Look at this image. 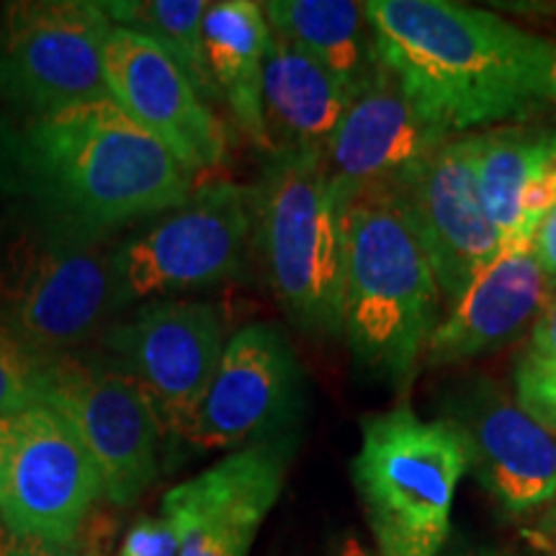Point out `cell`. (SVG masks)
Here are the masks:
<instances>
[{
    "label": "cell",
    "mask_w": 556,
    "mask_h": 556,
    "mask_svg": "<svg viewBox=\"0 0 556 556\" xmlns=\"http://www.w3.org/2000/svg\"><path fill=\"white\" fill-rule=\"evenodd\" d=\"M193 189L191 173L111 99L0 114V201L34 242L103 245Z\"/></svg>",
    "instance_id": "1"
},
{
    "label": "cell",
    "mask_w": 556,
    "mask_h": 556,
    "mask_svg": "<svg viewBox=\"0 0 556 556\" xmlns=\"http://www.w3.org/2000/svg\"><path fill=\"white\" fill-rule=\"evenodd\" d=\"M377 60L446 135L526 122L546 103L554 41L451 0H368Z\"/></svg>",
    "instance_id": "2"
},
{
    "label": "cell",
    "mask_w": 556,
    "mask_h": 556,
    "mask_svg": "<svg viewBox=\"0 0 556 556\" xmlns=\"http://www.w3.org/2000/svg\"><path fill=\"white\" fill-rule=\"evenodd\" d=\"M343 338L368 374L407 389L441 323L433 270L387 193L343 204Z\"/></svg>",
    "instance_id": "3"
},
{
    "label": "cell",
    "mask_w": 556,
    "mask_h": 556,
    "mask_svg": "<svg viewBox=\"0 0 556 556\" xmlns=\"http://www.w3.org/2000/svg\"><path fill=\"white\" fill-rule=\"evenodd\" d=\"M253 199V242L278 307L302 332L343 338V206L323 152L268 155Z\"/></svg>",
    "instance_id": "4"
},
{
    "label": "cell",
    "mask_w": 556,
    "mask_h": 556,
    "mask_svg": "<svg viewBox=\"0 0 556 556\" xmlns=\"http://www.w3.org/2000/svg\"><path fill=\"white\" fill-rule=\"evenodd\" d=\"M469 448L446 417L426 420L409 407L366 415L353 458L379 556H441Z\"/></svg>",
    "instance_id": "5"
},
{
    "label": "cell",
    "mask_w": 556,
    "mask_h": 556,
    "mask_svg": "<svg viewBox=\"0 0 556 556\" xmlns=\"http://www.w3.org/2000/svg\"><path fill=\"white\" fill-rule=\"evenodd\" d=\"M253 227V189L232 180L193 189L186 204L160 214L135 238L116 242L122 307L242 276Z\"/></svg>",
    "instance_id": "6"
},
{
    "label": "cell",
    "mask_w": 556,
    "mask_h": 556,
    "mask_svg": "<svg viewBox=\"0 0 556 556\" xmlns=\"http://www.w3.org/2000/svg\"><path fill=\"white\" fill-rule=\"evenodd\" d=\"M114 21L93 0H21L0 18V101L47 114L111 99L103 52Z\"/></svg>",
    "instance_id": "7"
},
{
    "label": "cell",
    "mask_w": 556,
    "mask_h": 556,
    "mask_svg": "<svg viewBox=\"0 0 556 556\" xmlns=\"http://www.w3.org/2000/svg\"><path fill=\"white\" fill-rule=\"evenodd\" d=\"M103 497L65 417L47 405L0 417V520L11 536L70 544Z\"/></svg>",
    "instance_id": "8"
},
{
    "label": "cell",
    "mask_w": 556,
    "mask_h": 556,
    "mask_svg": "<svg viewBox=\"0 0 556 556\" xmlns=\"http://www.w3.org/2000/svg\"><path fill=\"white\" fill-rule=\"evenodd\" d=\"M41 405L78 435L101 477L103 500L131 505L157 477L160 426L139 387L114 358L62 353L47 366Z\"/></svg>",
    "instance_id": "9"
},
{
    "label": "cell",
    "mask_w": 556,
    "mask_h": 556,
    "mask_svg": "<svg viewBox=\"0 0 556 556\" xmlns=\"http://www.w3.org/2000/svg\"><path fill=\"white\" fill-rule=\"evenodd\" d=\"M103 345L148 400L160 433L186 441L227 345L219 309L186 299L144 302L103 332Z\"/></svg>",
    "instance_id": "10"
},
{
    "label": "cell",
    "mask_w": 556,
    "mask_h": 556,
    "mask_svg": "<svg viewBox=\"0 0 556 556\" xmlns=\"http://www.w3.org/2000/svg\"><path fill=\"white\" fill-rule=\"evenodd\" d=\"M122 309L116 245L37 242L3 289V323L45 356L75 353Z\"/></svg>",
    "instance_id": "11"
},
{
    "label": "cell",
    "mask_w": 556,
    "mask_h": 556,
    "mask_svg": "<svg viewBox=\"0 0 556 556\" xmlns=\"http://www.w3.org/2000/svg\"><path fill=\"white\" fill-rule=\"evenodd\" d=\"M387 197L400 208L451 309L503 250L479 199L467 135L448 139Z\"/></svg>",
    "instance_id": "12"
},
{
    "label": "cell",
    "mask_w": 556,
    "mask_h": 556,
    "mask_svg": "<svg viewBox=\"0 0 556 556\" xmlns=\"http://www.w3.org/2000/svg\"><path fill=\"white\" fill-rule=\"evenodd\" d=\"M302 368L281 328L245 325L227 338L184 443L197 451H240L289 433L302 407Z\"/></svg>",
    "instance_id": "13"
},
{
    "label": "cell",
    "mask_w": 556,
    "mask_h": 556,
    "mask_svg": "<svg viewBox=\"0 0 556 556\" xmlns=\"http://www.w3.org/2000/svg\"><path fill=\"white\" fill-rule=\"evenodd\" d=\"M103 73L111 101L150 131L191 176L225 165V124L157 41L114 26L103 52Z\"/></svg>",
    "instance_id": "14"
},
{
    "label": "cell",
    "mask_w": 556,
    "mask_h": 556,
    "mask_svg": "<svg viewBox=\"0 0 556 556\" xmlns=\"http://www.w3.org/2000/svg\"><path fill=\"white\" fill-rule=\"evenodd\" d=\"M462 430L469 469L510 516L556 503V435L486 377L464 379L443 402Z\"/></svg>",
    "instance_id": "15"
},
{
    "label": "cell",
    "mask_w": 556,
    "mask_h": 556,
    "mask_svg": "<svg viewBox=\"0 0 556 556\" xmlns=\"http://www.w3.org/2000/svg\"><path fill=\"white\" fill-rule=\"evenodd\" d=\"M294 443L289 433L268 438L173 486L163 513L180 531L178 556H248L287 482Z\"/></svg>",
    "instance_id": "16"
},
{
    "label": "cell",
    "mask_w": 556,
    "mask_h": 556,
    "mask_svg": "<svg viewBox=\"0 0 556 556\" xmlns=\"http://www.w3.org/2000/svg\"><path fill=\"white\" fill-rule=\"evenodd\" d=\"M454 139L422 119L397 80L381 73L353 96L323 152L340 206L361 193H387Z\"/></svg>",
    "instance_id": "17"
},
{
    "label": "cell",
    "mask_w": 556,
    "mask_h": 556,
    "mask_svg": "<svg viewBox=\"0 0 556 556\" xmlns=\"http://www.w3.org/2000/svg\"><path fill=\"white\" fill-rule=\"evenodd\" d=\"M556 294L531 242L503 248L464 291L430 336L422 364L456 366L510 345L541 317Z\"/></svg>",
    "instance_id": "18"
},
{
    "label": "cell",
    "mask_w": 556,
    "mask_h": 556,
    "mask_svg": "<svg viewBox=\"0 0 556 556\" xmlns=\"http://www.w3.org/2000/svg\"><path fill=\"white\" fill-rule=\"evenodd\" d=\"M351 101L353 96L317 60L270 31L263 67L266 155L325 152Z\"/></svg>",
    "instance_id": "19"
},
{
    "label": "cell",
    "mask_w": 556,
    "mask_h": 556,
    "mask_svg": "<svg viewBox=\"0 0 556 556\" xmlns=\"http://www.w3.org/2000/svg\"><path fill=\"white\" fill-rule=\"evenodd\" d=\"M206 67L219 103L255 148L266 152L263 129V67L270 47V24L261 3L222 0L204 13Z\"/></svg>",
    "instance_id": "20"
},
{
    "label": "cell",
    "mask_w": 556,
    "mask_h": 556,
    "mask_svg": "<svg viewBox=\"0 0 556 556\" xmlns=\"http://www.w3.org/2000/svg\"><path fill=\"white\" fill-rule=\"evenodd\" d=\"M482 206L503 248L518 242L520 201L556 168V124L513 122L467 135Z\"/></svg>",
    "instance_id": "21"
},
{
    "label": "cell",
    "mask_w": 556,
    "mask_h": 556,
    "mask_svg": "<svg viewBox=\"0 0 556 556\" xmlns=\"http://www.w3.org/2000/svg\"><path fill=\"white\" fill-rule=\"evenodd\" d=\"M261 5L270 31L317 60L351 96H356L381 73L364 3L268 0Z\"/></svg>",
    "instance_id": "22"
},
{
    "label": "cell",
    "mask_w": 556,
    "mask_h": 556,
    "mask_svg": "<svg viewBox=\"0 0 556 556\" xmlns=\"http://www.w3.org/2000/svg\"><path fill=\"white\" fill-rule=\"evenodd\" d=\"M103 9L114 26H124L157 41L189 75L193 88L208 103H219L217 88L206 67L204 31H201L208 9L206 0H111L103 3Z\"/></svg>",
    "instance_id": "23"
},
{
    "label": "cell",
    "mask_w": 556,
    "mask_h": 556,
    "mask_svg": "<svg viewBox=\"0 0 556 556\" xmlns=\"http://www.w3.org/2000/svg\"><path fill=\"white\" fill-rule=\"evenodd\" d=\"M50 358L0 319V417L41 405Z\"/></svg>",
    "instance_id": "24"
},
{
    "label": "cell",
    "mask_w": 556,
    "mask_h": 556,
    "mask_svg": "<svg viewBox=\"0 0 556 556\" xmlns=\"http://www.w3.org/2000/svg\"><path fill=\"white\" fill-rule=\"evenodd\" d=\"M93 556H178L180 554V531L176 523L160 513V516L137 518L116 548H111L109 536L88 544Z\"/></svg>",
    "instance_id": "25"
},
{
    "label": "cell",
    "mask_w": 556,
    "mask_h": 556,
    "mask_svg": "<svg viewBox=\"0 0 556 556\" xmlns=\"http://www.w3.org/2000/svg\"><path fill=\"white\" fill-rule=\"evenodd\" d=\"M513 381L520 407L536 417L541 426L556 428V364L520 358Z\"/></svg>",
    "instance_id": "26"
},
{
    "label": "cell",
    "mask_w": 556,
    "mask_h": 556,
    "mask_svg": "<svg viewBox=\"0 0 556 556\" xmlns=\"http://www.w3.org/2000/svg\"><path fill=\"white\" fill-rule=\"evenodd\" d=\"M528 361H539V364H556V294L541 317L533 323L531 336H528V345L523 356Z\"/></svg>",
    "instance_id": "27"
},
{
    "label": "cell",
    "mask_w": 556,
    "mask_h": 556,
    "mask_svg": "<svg viewBox=\"0 0 556 556\" xmlns=\"http://www.w3.org/2000/svg\"><path fill=\"white\" fill-rule=\"evenodd\" d=\"M0 556H93L86 541L75 536L70 544H41V541H29L11 536L9 531L0 536Z\"/></svg>",
    "instance_id": "28"
},
{
    "label": "cell",
    "mask_w": 556,
    "mask_h": 556,
    "mask_svg": "<svg viewBox=\"0 0 556 556\" xmlns=\"http://www.w3.org/2000/svg\"><path fill=\"white\" fill-rule=\"evenodd\" d=\"M531 248L541 270H544L548 283H552L556 291V206L539 222L536 232H533L531 238Z\"/></svg>",
    "instance_id": "29"
},
{
    "label": "cell",
    "mask_w": 556,
    "mask_h": 556,
    "mask_svg": "<svg viewBox=\"0 0 556 556\" xmlns=\"http://www.w3.org/2000/svg\"><path fill=\"white\" fill-rule=\"evenodd\" d=\"M528 539H531V544L539 546L546 556H556V533L533 531V533H528Z\"/></svg>",
    "instance_id": "30"
},
{
    "label": "cell",
    "mask_w": 556,
    "mask_h": 556,
    "mask_svg": "<svg viewBox=\"0 0 556 556\" xmlns=\"http://www.w3.org/2000/svg\"><path fill=\"white\" fill-rule=\"evenodd\" d=\"M546 103H554V106H556V47H554V54H552V65H548Z\"/></svg>",
    "instance_id": "31"
},
{
    "label": "cell",
    "mask_w": 556,
    "mask_h": 556,
    "mask_svg": "<svg viewBox=\"0 0 556 556\" xmlns=\"http://www.w3.org/2000/svg\"><path fill=\"white\" fill-rule=\"evenodd\" d=\"M336 556H368L366 554V548L361 546V541H356V539H348L343 546L338 548V554Z\"/></svg>",
    "instance_id": "32"
},
{
    "label": "cell",
    "mask_w": 556,
    "mask_h": 556,
    "mask_svg": "<svg viewBox=\"0 0 556 556\" xmlns=\"http://www.w3.org/2000/svg\"><path fill=\"white\" fill-rule=\"evenodd\" d=\"M539 531H541V533H556V503L552 505V510L546 513L544 523H541Z\"/></svg>",
    "instance_id": "33"
},
{
    "label": "cell",
    "mask_w": 556,
    "mask_h": 556,
    "mask_svg": "<svg viewBox=\"0 0 556 556\" xmlns=\"http://www.w3.org/2000/svg\"><path fill=\"white\" fill-rule=\"evenodd\" d=\"M441 556H520L510 552H458V554H441Z\"/></svg>",
    "instance_id": "34"
},
{
    "label": "cell",
    "mask_w": 556,
    "mask_h": 556,
    "mask_svg": "<svg viewBox=\"0 0 556 556\" xmlns=\"http://www.w3.org/2000/svg\"><path fill=\"white\" fill-rule=\"evenodd\" d=\"M552 433H554V435H556V428H552Z\"/></svg>",
    "instance_id": "35"
}]
</instances>
